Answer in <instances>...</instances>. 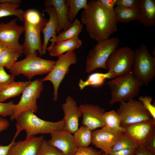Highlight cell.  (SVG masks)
Returning a JSON list of instances; mask_svg holds the SVG:
<instances>
[{"label": "cell", "mask_w": 155, "mask_h": 155, "mask_svg": "<svg viewBox=\"0 0 155 155\" xmlns=\"http://www.w3.org/2000/svg\"><path fill=\"white\" fill-rule=\"evenodd\" d=\"M6 48L5 46L0 43V55L2 52Z\"/></svg>", "instance_id": "cell-47"}, {"label": "cell", "mask_w": 155, "mask_h": 155, "mask_svg": "<svg viewBox=\"0 0 155 155\" xmlns=\"http://www.w3.org/2000/svg\"><path fill=\"white\" fill-rule=\"evenodd\" d=\"M117 37L110 38L98 42L90 49L86 57V71L90 73L98 68L107 69L106 62L119 44Z\"/></svg>", "instance_id": "cell-5"}, {"label": "cell", "mask_w": 155, "mask_h": 155, "mask_svg": "<svg viewBox=\"0 0 155 155\" xmlns=\"http://www.w3.org/2000/svg\"><path fill=\"white\" fill-rule=\"evenodd\" d=\"M44 136H32L23 141L15 142L9 148L7 155H37Z\"/></svg>", "instance_id": "cell-18"}, {"label": "cell", "mask_w": 155, "mask_h": 155, "mask_svg": "<svg viewBox=\"0 0 155 155\" xmlns=\"http://www.w3.org/2000/svg\"><path fill=\"white\" fill-rule=\"evenodd\" d=\"M58 57V59L52 70L42 79L43 82L49 81L52 83L54 88L53 99L55 101L57 100L59 86L68 73L69 67L75 64L77 60L76 54L74 51H68Z\"/></svg>", "instance_id": "cell-9"}, {"label": "cell", "mask_w": 155, "mask_h": 155, "mask_svg": "<svg viewBox=\"0 0 155 155\" xmlns=\"http://www.w3.org/2000/svg\"><path fill=\"white\" fill-rule=\"evenodd\" d=\"M137 149H125L116 151H111L109 153V155H135Z\"/></svg>", "instance_id": "cell-43"}, {"label": "cell", "mask_w": 155, "mask_h": 155, "mask_svg": "<svg viewBox=\"0 0 155 155\" xmlns=\"http://www.w3.org/2000/svg\"><path fill=\"white\" fill-rule=\"evenodd\" d=\"M20 56L18 53L6 48L0 55V66L9 69Z\"/></svg>", "instance_id": "cell-33"}, {"label": "cell", "mask_w": 155, "mask_h": 155, "mask_svg": "<svg viewBox=\"0 0 155 155\" xmlns=\"http://www.w3.org/2000/svg\"><path fill=\"white\" fill-rule=\"evenodd\" d=\"M134 51L132 72L136 78L147 86L155 75V57L152 56L144 43Z\"/></svg>", "instance_id": "cell-6"}, {"label": "cell", "mask_w": 155, "mask_h": 155, "mask_svg": "<svg viewBox=\"0 0 155 155\" xmlns=\"http://www.w3.org/2000/svg\"><path fill=\"white\" fill-rule=\"evenodd\" d=\"M37 155H63L62 152L55 147L51 145L47 140L44 139Z\"/></svg>", "instance_id": "cell-34"}, {"label": "cell", "mask_w": 155, "mask_h": 155, "mask_svg": "<svg viewBox=\"0 0 155 155\" xmlns=\"http://www.w3.org/2000/svg\"><path fill=\"white\" fill-rule=\"evenodd\" d=\"M31 82L14 81L5 86L0 90V102L18 96L22 93Z\"/></svg>", "instance_id": "cell-23"}, {"label": "cell", "mask_w": 155, "mask_h": 155, "mask_svg": "<svg viewBox=\"0 0 155 155\" xmlns=\"http://www.w3.org/2000/svg\"><path fill=\"white\" fill-rule=\"evenodd\" d=\"M138 98L149 113L153 120L155 121V107L154 105L152 104V97L150 96H139Z\"/></svg>", "instance_id": "cell-35"}, {"label": "cell", "mask_w": 155, "mask_h": 155, "mask_svg": "<svg viewBox=\"0 0 155 155\" xmlns=\"http://www.w3.org/2000/svg\"><path fill=\"white\" fill-rule=\"evenodd\" d=\"M15 134L11 143L7 145H0V155H7L10 147L15 143L16 139L21 131L19 129H16Z\"/></svg>", "instance_id": "cell-40"}, {"label": "cell", "mask_w": 155, "mask_h": 155, "mask_svg": "<svg viewBox=\"0 0 155 155\" xmlns=\"http://www.w3.org/2000/svg\"><path fill=\"white\" fill-rule=\"evenodd\" d=\"M22 2L21 0H0V3H7L20 5Z\"/></svg>", "instance_id": "cell-46"}, {"label": "cell", "mask_w": 155, "mask_h": 155, "mask_svg": "<svg viewBox=\"0 0 155 155\" xmlns=\"http://www.w3.org/2000/svg\"><path fill=\"white\" fill-rule=\"evenodd\" d=\"M102 5L107 9L114 11V6L117 0H98Z\"/></svg>", "instance_id": "cell-42"}, {"label": "cell", "mask_w": 155, "mask_h": 155, "mask_svg": "<svg viewBox=\"0 0 155 155\" xmlns=\"http://www.w3.org/2000/svg\"><path fill=\"white\" fill-rule=\"evenodd\" d=\"M145 148L155 155V132L149 138Z\"/></svg>", "instance_id": "cell-41"}, {"label": "cell", "mask_w": 155, "mask_h": 155, "mask_svg": "<svg viewBox=\"0 0 155 155\" xmlns=\"http://www.w3.org/2000/svg\"><path fill=\"white\" fill-rule=\"evenodd\" d=\"M50 135L51 138L47 140L48 143L60 150L63 155H74L78 147L71 133L64 129Z\"/></svg>", "instance_id": "cell-15"}, {"label": "cell", "mask_w": 155, "mask_h": 155, "mask_svg": "<svg viewBox=\"0 0 155 155\" xmlns=\"http://www.w3.org/2000/svg\"><path fill=\"white\" fill-rule=\"evenodd\" d=\"M55 62L38 57L36 52L22 60L16 61L9 69L11 74L15 76L22 74L30 81L35 75L49 73L53 68Z\"/></svg>", "instance_id": "cell-4"}, {"label": "cell", "mask_w": 155, "mask_h": 155, "mask_svg": "<svg viewBox=\"0 0 155 155\" xmlns=\"http://www.w3.org/2000/svg\"><path fill=\"white\" fill-rule=\"evenodd\" d=\"M140 0H117L116 6L132 9H139Z\"/></svg>", "instance_id": "cell-38"}, {"label": "cell", "mask_w": 155, "mask_h": 155, "mask_svg": "<svg viewBox=\"0 0 155 155\" xmlns=\"http://www.w3.org/2000/svg\"><path fill=\"white\" fill-rule=\"evenodd\" d=\"M137 20L145 27L155 26V0H140Z\"/></svg>", "instance_id": "cell-21"}, {"label": "cell", "mask_w": 155, "mask_h": 155, "mask_svg": "<svg viewBox=\"0 0 155 155\" xmlns=\"http://www.w3.org/2000/svg\"><path fill=\"white\" fill-rule=\"evenodd\" d=\"M17 18L7 23H0V43L22 56V45L19 42L21 35L24 32L23 26L18 25Z\"/></svg>", "instance_id": "cell-11"}, {"label": "cell", "mask_w": 155, "mask_h": 155, "mask_svg": "<svg viewBox=\"0 0 155 155\" xmlns=\"http://www.w3.org/2000/svg\"><path fill=\"white\" fill-rule=\"evenodd\" d=\"M24 40L22 45L26 57L38 51L40 56L42 54V44L40 38L42 30L36 28L24 21Z\"/></svg>", "instance_id": "cell-16"}, {"label": "cell", "mask_w": 155, "mask_h": 155, "mask_svg": "<svg viewBox=\"0 0 155 155\" xmlns=\"http://www.w3.org/2000/svg\"><path fill=\"white\" fill-rule=\"evenodd\" d=\"M73 136L78 147H88L92 143V131L87 126H81L73 133Z\"/></svg>", "instance_id": "cell-27"}, {"label": "cell", "mask_w": 155, "mask_h": 155, "mask_svg": "<svg viewBox=\"0 0 155 155\" xmlns=\"http://www.w3.org/2000/svg\"><path fill=\"white\" fill-rule=\"evenodd\" d=\"M65 0H46L44 1L45 7H53L55 11L58 22L59 27L57 33L63 30L64 31L71 25L68 19V8L65 4Z\"/></svg>", "instance_id": "cell-20"}, {"label": "cell", "mask_w": 155, "mask_h": 155, "mask_svg": "<svg viewBox=\"0 0 155 155\" xmlns=\"http://www.w3.org/2000/svg\"><path fill=\"white\" fill-rule=\"evenodd\" d=\"M103 155H108L103 153Z\"/></svg>", "instance_id": "cell-48"}, {"label": "cell", "mask_w": 155, "mask_h": 155, "mask_svg": "<svg viewBox=\"0 0 155 155\" xmlns=\"http://www.w3.org/2000/svg\"><path fill=\"white\" fill-rule=\"evenodd\" d=\"M16 127L26 133V138L38 134H50L64 129L63 119L56 122L45 121L39 118L31 111H26L20 114L16 119Z\"/></svg>", "instance_id": "cell-2"}, {"label": "cell", "mask_w": 155, "mask_h": 155, "mask_svg": "<svg viewBox=\"0 0 155 155\" xmlns=\"http://www.w3.org/2000/svg\"><path fill=\"white\" fill-rule=\"evenodd\" d=\"M155 121L153 120L137 123L125 127V133L136 142L138 148L145 147L148 140L155 131Z\"/></svg>", "instance_id": "cell-14"}, {"label": "cell", "mask_w": 155, "mask_h": 155, "mask_svg": "<svg viewBox=\"0 0 155 155\" xmlns=\"http://www.w3.org/2000/svg\"><path fill=\"white\" fill-rule=\"evenodd\" d=\"M15 76L8 74L4 67L0 66V90L3 87L14 81Z\"/></svg>", "instance_id": "cell-37"}, {"label": "cell", "mask_w": 155, "mask_h": 155, "mask_svg": "<svg viewBox=\"0 0 155 155\" xmlns=\"http://www.w3.org/2000/svg\"><path fill=\"white\" fill-rule=\"evenodd\" d=\"M137 148V145L134 140L129 135L124 133L113 147L111 151Z\"/></svg>", "instance_id": "cell-32"}, {"label": "cell", "mask_w": 155, "mask_h": 155, "mask_svg": "<svg viewBox=\"0 0 155 155\" xmlns=\"http://www.w3.org/2000/svg\"><path fill=\"white\" fill-rule=\"evenodd\" d=\"M51 47H47L49 55L53 57H58L69 51H74L81 46L82 41L78 36L65 40L56 42Z\"/></svg>", "instance_id": "cell-22"}, {"label": "cell", "mask_w": 155, "mask_h": 155, "mask_svg": "<svg viewBox=\"0 0 155 155\" xmlns=\"http://www.w3.org/2000/svg\"><path fill=\"white\" fill-rule=\"evenodd\" d=\"M106 84L111 90V98L109 101L111 105L133 99L138 94L144 85L135 78L131 71L125 75L113 79Z\"/></svg>", "instance_id": "cell-3"}, {"label": "cell", "mask_w": 155, "mask_h": 155, "mask_svg": "<svg viewBox=\"0 0 155 155\" xmlns=\"http://www.w3.org/2000/svg\"><path fill=\"white\" fill-rule=\"evenodd\" d=\"M114 13L117 23H126L137 20L139 15L138 9L126 8L116 6Z\"/></svg>", "instance_id": "cell-25"}, {"label": "cell", "mask_w": 155, "mask_h": 155, "mask_svg": "<svg viewBox=\"0 0 155 155\" xmlns=\"http://www.w3.org/2000/svg\"><path fill=\"white\" fill-rule=\"evenodd\" d=\"M135 155H155L153 154L145 147H138L136 150Z\"/></svg>", "instance_id": "cell-44"}, {"label": "cell", "mask_w": 155, "mask_h": 155, "mask_svg": "<svg viewBox=\"0 0 155 155\" xmlns=\"http://www.w3.org/2000/svg\"><path fill=\"white\" fill-rule=\"evenodd\" d=\"M43 11L46 12L49 18L42 32L44 35L42 54H46L47 45L50 38H54L57 32L59 25L57 15L54 8L51 6H46Z\"/></svg>", "instance_id": "cell-19"}, {"label": "cell", "mask_w": 155, "mask_h": 155, "mask_svg": "<svg viewBox=\"0 0 155 155\" xmlns=\"http://www.w3.org/2000/svg\"><path fill=\"white\" fill-rule=\"evenodd\" d=\"M83 28V26L81 23L78 19H75L69 28L65 31H63L58 35L56 36L54 38L50 40L52 43L49 47L53 46L57 42L69 40L78 36Z\"/></svg>", "instance_id": "cell-24"}, {"label": "cell", "mask_w": 155, "mask_h": 155, "mask_svg": "<svg viewBox=\"0 0 155 155\" xmlns=\"http://www.w3.org/2000/svg\"><path fill=\"white\" fill-rule=\"evenodd\" d=\"M20 5L7 3H0V18L14 16L21 22H24V11L19 9Z\"/></svg>", "instance_id": "cell-29"}, {"label": "cell", "mask_w": 155, "mask_h": 155, "mask_svg": "<svg viewBox=\"0 0 155 155\" xmlns=\"http://www.w3.org/2000/svg\"><path fill=\"white\" fill-rule=\"evenodd\" d=\"M135 54V51L128 46L117 48L114 51L106 63L108 71L112 74V79L131 71Z\"/></svg>", "instance_id": "cell-7"}, {"label": "cell", "mask_w": 155, "mask_h": 155, "mask_svg": "<svg viewBox=\"0 0 155 155\" xmlns=\"http://www.w3.org/2000/svg\"><path fill=\"white\" fill-rule=\"evenodd\" d=\"M24 17V21L42 30L48 21L46 18L42 17L38 11L34 9H28L25 11Z\"/></svg>", "instance_id": "cell-28"}, {"label": "cell", "mask_w": 155, "mask_h": 155, "mask_svg": "<svg viewBox=\"0 0 155 155\" xmlns=\"http://www.w3.org/2000/svg\"><path fill=\"white\" fill-rule=\"evenodd\" d=\"M103 118L106 125L112 130L125 133V129L121 125V119L116 111L112 110L104 113Z\"/></svg>", "instance_id": "cell-30"}, {"label": "cell", "mask_w": 155, "mask_h": 155, "mask_svg": "<svg viewBox=\"0 0 155 155\" xmlns=\"http://www.w3.org/2000/svg\"><path fill=\"white\" fill-rule=\"evenodd\" d=\"M112 74L108 71L103 73L96 72L90 74L85 81L80 79L78 86L81 90L88 86H98L102 85L106 79H112Z\"/></svg>", "instance_id": "cell-26"}, {"label": "cell", "mask_w": 155, "mask_h": 155, "mask_svg": "<svg viewBox=\"0 0 155 155\" xmlns=\"http://www.w3.org/2000/svg\"><path fill=\"white\" fill-rule=\"evenodd\" d=\"M62 108L64 114V130L73 133L78 129L79 119L82 116L81 111L75 100L70 96L67 97Z\"/></svg>", "instance_id": "cell-17"}, {"label": "cell", "mask_w": 155, "mask_h": 155, "mask_svg": "<svg viewBox=\"0 0 155 155\" xmlns=\"http://www.w3.org/2000/svg\"><path fill=\"white\" fill-rule=\"evenodd\" d=\"M124 133L114 131L105 125L100 129L92 131L91 143L109 155L113 147Z\"/></svg>", "instance_id": "cell-12"}, {"label": "cell", "mask_w": 155, "mask_h": 155, "mask_svg": "<svg viewBox=\"0 0 155 155\" xmlns=\"http://www.w3.org/2000/svg\"><path fill=\"white\" fill-rule=\"evenodd\" d=\"M79 107L82 115L83 125L92 131L106 125L103 118L105 112L104 108L98 105L86 104H81Z\"/></svg>", "instance_id": "cell-13"}, {"label": "cell", "mask_w": 155, "mask_h": 155, "mask_svg": "<svg viewBox=\"0 0 155 155\" xmlns=\"http://www.w3.org/2000/svg\"><path fill=\"white\" fill-rule=\"evenodd\" d=\"M9 125V122L6 119L0 116V133L6 129Z\"/></svg>", "instance_id": "cell-45"}, {"label": "cell", "mask_w": 155, "mask_h": 155, "mask_svg": "<svg viewBox=\"0 0 155 155\" xmlns=\"http://www.w3.org/2000/svg\"><path fill=\"white\" fill-rule=\"evenodd\" d=\"M119 102V107L116 111L120 117L122 127L124 128L137 123L153 120L140 101L132 99Z\"/></svg>", "instance_id": "cell-8"}, {"label": "cell", "mask_w": 155, "mask_h": 155, "mask_svg": "<svg viewBox=\"0 0 155 155\" xmlns=\"http://www.w3.org/2000/svg\"><path fill=\"white\" fill-rule=\"evenodd\" d=\"M80 18L90 37L98 42L109 38L117 30L114 11L106 9L98 0L88 2L81 13Z\"/></svg>", "instance_id": "cell-1"}, {"label": "cell", "mask_w": 155, "mask_h": 155, "mask_svg": "<svg viewBox=\"0 0 155 155\" xmlns=\"http://www.w3.org/2000/svg\"><path fill=\"white\" fill-rule=\"evenodd\" d=\"M16 106V104L12 101L7 103L0 102V116L2 117L11 116L13 113Z\"/></svg>", "instance_id": "cell-36"}, {"label": "cell", "mask_w": 155, "mask_h": 155, "mask_svg": "<svg viewBox=\"0 0 155 155\" xmlns=\"http://www.w3.org/2000/svg\"><path fill=\"white\" fill-rule=\"evenodd\" d=\"M103 152L101 150L98 151L92 147H78L74 155H103Z\"/></svg>", "instance_id": "cell-39"}, {"label": "cell", "mask_w": 155, "mask_h": 155, "mask_svg": "<svg viewBox=\"0 0 155 155\" xmlns=\"http://www.w3.org/2000/svg\"><path fill=\"white\" fill-rule=\"evenodd\" d=\"M65 3L69 8L68 20L72 23L79 11L86 8L88 2L87 0H65Z\"/></svg>", "instance_id": "cell-31"}, {"label": "cell", "mask_w": 155, "mask_h": 155, "mask_svg": "<svg viewBox=\"0 0 155 155\" xmlns=\"http://www.w3.org/2000/svg\"><path fill=\"white\" fill-rule=\"evenodd\" d=\"M42 79H37L31 81L24 89L19 102L16 104L13 113L10 117L11 121L16 120L19 115L26 111L37 112L38 106L36 100L40 95L43 88Z\"/></svg>", "instance_id": "cell-10"}]
</instances>
